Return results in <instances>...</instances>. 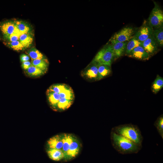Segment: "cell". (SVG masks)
<instances>
[{"label":"cell","instance_id":"obj_18","mask_svg":"<svg viewBox=\"0 0 163 163\" xmlns=\"http://www.w3.org/2000/svg\"><path fill=\"white\" fill-rule=\"evenodd\" d=\"M31 65L43 71L45 73L47 70L49 63L47 59H36L31 60Z\"/></svg>","mask_w":163,"mask_h":163},{"label":"cell","instance_id":"obj_10","mask_svg":"<svg viewBox=\"0 0 163 163\" xmlns=\"http://www.w3.org/2000/svg\"><path fill=\"white\" fill-rule=\"evenodd\" d=\"M0 27L4 36H9L14 33L21 35L13 22L9 21L5 22L1 25Z\"/></svg>","mask_w":163,"mask_h":163},{"label":"cell","instance_id":"obj_30","mask_svg":"<svg viewBox=\"0 0 163 163\" xmlns=\"http://www.w3.org/2000/svg\"><path fill=\"white\" fill-rule=\"evenodd\" d=\"M20 59L21 61L22 62L28 61L30 59V57L26 54H22L20 56Z\"/></svg>","mask_w":163,"mask_h":163},{"label":"cell","instance_id":"obj_2","mask_svg":"<svg viewBox=\"0 0 163 163\" xmlns=\"http://www.w3.org/2000/svg\"><path fill=\"white\" fill-rule=\"evenodd\" d=\"M110 139L114 149L119 153L123 155L137 153L142 147L127 138L111 131Z\"/></svg>","mask_w":163,"mask_h":163},{"label":"cell","instance_id":"obj_21","mask_svg":"<svg viewBox=\"0 0 163 163\" xmlns=\"http://www.w3.org/2000/svg\"><path fill=\"white\" fill-rule=\"evenodd\" d=\"M14 23L20 34L30 33V28L26 23L22 21L15 20Z\"/></svg>","mask_w":163,"mask_h":163},{"label":"cell","instance_id":"obj_12","mask_svg":"<svg viewBox=\"0 0 163 163\" xmlns=\"http://www.w3.org/2000/svg\"><path fill=\"white\" fill-rule=\"evenodd\" d=\"M110 42L114 53L115 59L123 56L125 52L127 42Z\"/></svg>","mask_w":163,"mask_h":163},{"label":"cell","instance_id":"obj_1","mask_svg":"<svg viewBox=\"0 0 163 163\" xmlns=\"http://www.w3.org/2000/svg\"><path fill=\"white\" fill-rule=\"evenodd\" d=\"M47 91L48 101L55 110H65L69 108L74 102L75 95L73 90L67 84H53L51 85Z\"/></svg>","mask_w":163,"mask_h":163},{"label":"cell","instance_id":"obj_3","mask_svg":"<svg viewBox=\"0 0 163 163\" xmlns=\"http://www.w3.org/2000/svg\"><path fill=\"white\" fill-rule=\"evenodd\" d=\"M111 132L127 138L137 145L142 146L143 137L140 130L136 125L131 123L119 125L113 128Z\"/></svg>","mask_w":163,"mask_h":163},{"label":"cell","instance_id":"obj_25","mask_svg":"<svg viewBox=\"0 0 163 163\" xmlns=\"http://www.w3.org/2000/svg\"><path fill=\"white\" fill-rule=\"evenodd\" d=\"M26 72L31 76H40L45 73L40 69L32 65L26 70Z\"/></svg>","mask_w":163,"mask_h":163},{"label":"cell","instance_id":"obj_19","mask_svg":"<svg viewBox=\"0 0 163 163\" xmlns=\"http://www.w3.org/2000/svg\"><path fill=\"white\" fill-rule=\"evenodd\" d=\"M142 42L138 40L134 36L133 37L127 42L125 53L128 55L135 48L141 46Z\"/></svg>","mask_w":163,"mask_h":163},{"label":"cell","instance_id":"obj_20","mask_svg":"<svg viewBox=\"0 0 163 163\" xmlns=\"http://www.w3.org/2000/svg\"><path fill=\"white\" fill-rule=\"evenodd\" d=\"M152 36L158 45L162 46L163 45V27L154 29Z\"/></svg>","mask_w":163,"mask_h":163},{"label":"cell","instance_id":"obj_8","mask_svg":"<svg viewBox=\"0 0 163 163\" xmlns=\"http://www.w3.org/2000/svg\"><path fill=\"white\" fill-rule=\"evenodd\" d=\"M153 30L148 22L145 21L143 25L134 36L139 41L142 42L152 36Z\"/></svg>","mask_w":163,"mask_h":163},{"label":"cell","instance_id":"obj_17","mask_svg":"<svg viewBox=\"0 0 163 163\" xmlns=\"http://www.w3.org/2000/svg\"><path fill=\"white\" fill-rule=\"evenodd\" d=\"M111 72V66L104 65H98V81L108 76Z\"/></svg>","mask_w":163,"mask_h":163},{"label":"cell","instance_id":"obj_9","mask_svg":"<svg viewBox=\"0 0 163 163\" xmlns=\"http://www.w3.org/2000/svg\"><path fill=\"white\" fill-rule=\"evenodd\" d=\"M129 57L142 60H148L150 55L147 53L142 46L133 49L128 55Z\"/></svg>","mask_w":163,"mask_h":163},{"label":"cell","instance_id":"obj_15","mask_svg":"<svg viewBox=\"0 0 163 163\" xmlns=\"http://www.w3.org/2000/svg\"><path fill=\"white\" fill-rule=\"evenodd\" d=\"M61 135L63 142L62 150L64 155V158H66L70 145L73 141L74 136L72 134L66 133H64Z\"/></svg>","mask_w":163,"mask_h":163},{"label":"cell","instance_id":"obj_27","mask_svg":"<svg viewBox=\"0 0 163 163\" xmlns=\"http://www.w3.org/2000/svg\"><path fill=\"white\" fill-rule=\"evenodd\" d=\"M6 44L11 49L15 51H20L24 48L19 40L14 42H8Z\"/></svg>","mask_w":163,"mask_h":163},{"label":"cell","instance_id":"obj_5","mask_svg":"<svg viewBox=\"0 0 163 163\" xmlns=\"http://www.w3.org/2000/svg\"><path fill=\"white\" fill-rule=\"evenodd\" d=\"M148 19L149 25L153 29L163 27V12L159 6L155 2Z\"/></svg>","mask_w":163,"mask_h":163},{"label":"cell","instance_id":"obj_14","mask_svg":"<svg viewBox=\"0 0 163 163\" xmlns=\"http://www.w3.org/2000/svg\"><path fill=\"white\" fill-rule=\"evenodd\" d=\"M49 149L62 150L63 142L62 135H56L50 138L47 141Z\"/></svg>","mask_w":163,"mask_h":163},{"label":"cell","instance_id":"obj_13","mask_svg":"<svg viewBox=\"0 0 163 163\" xmlns=\"http://www.w3.org/2000/svg\"><path fill=\"white\" fill-rule=\"evenodd\" d=\"M80 149V145L78 139L74 137L71 143L66 158H72L76 156L78 154Z\"/></svg>","mask_w":163,"mask_h":163},{"label":"cell","instance_id":"obj_7","mask_svg":"<svg viewBox=\"0 0 163 163\" xmlns=\"http://www.w3.org/2000/svg\"><path fill=\"white\" fill-rule=\"evenodd\" d=\"M134 31L130 27H125L115 34L110 40V41L125 42L128 41L134 36Z\"/></svg>","mask_w":163,"mask_h":163},{"label":"cell","instance_id":"obj_6","mask_svg":"<svg viewBox=\"0 0 163 163\" xmlns=\"http://www.w3.org/2000/svg\"><path fill=\"white\" fill-rule=\"evenodd\" d=\"M98 65L92 61L81 72V76L90 82L98 81Z\"/></svg>","mask_w":163,"mask_h":163},{"label":"cell","instance_id":"obj_24","mask_svg":"<svg viewBox=\"0 0 163 163\" xmlns=\"http://www.w3.org/2000/svg\"><path fill=\"white\" fill-rule=\"evenodd\" d=\"M27 53L31 60L36 59H45L43 54L34 47H33L30 49L28 51Z\"/></svg>","mask_w":163,"mask_h":163},{"label":"cell","instance_id":"obj_28","mask_svg":"<svg viewBox=\"0 0 163 163\" xmlns=\"http://www.w3.org/2000/svg\"><path fill=\"white\" fill-rule=\"evenodd\" d=\"M20 35L19 34L14 33L9 36H4V37L8 42H11L19 40Z\"/></svg>","mask_w":163,"mask_h":163},{"label":"cell","instance_id":"obj_26","mask_svg":"<svg viewBox=\"0 0 163 163\" xmlns=\"http://www.w3.org/2000/svg\"><path fill=\"white\" fill-rule=\"evenodd\" d=\"M159 135L163 139V116L161 115L158 118L154 123Z\"/></svg>","mask_w":163,"mask_h":163},{"label":"cell","instance_id":"obj_4","mask_svg":"<svg viewBox=\"0 0 163 163\" xmlns=\"http://www.w3.org/2000/svg\"><path fill=\"white\" fill-rule=\"evenodd\" d=\"M115 59L114 53L111 44L106 45L99 50L91 61L98 65H104L111 66Z\"/></svg>","mask_w":163,"mask_h":163},{"label":"cell","instance_id":"obj_22","mask_svg":"<svg viewBox=\"0 0 163 163\" xmlns=\"http://www.w3.org/2000/svg\"><path fill=\"white\" fill-rule=\"evenodd\" d=\"M19 40L24 48H26L30 46L32 44L33 38L30 34H25L20 36Z\"/></svg>","mask_w":163,"mask_h":163},{"label":"cell","instance_id":"obj_11","mask_svg":"<svg viewBox=\"0 0 163 163\" xmlns=\"http://www.w3.org/2000/svg\"><path fill=\"white\" fill-rule=\"evenodd\" d=\"M158 46L157 43L154 39L152 35L142 42L141 46L150 55L155 52L157 50Z\"/></svg>","mask_w":163,"mask_h":163},{"label":"cell","instance_id":"obj_23","mask_svg":"<svg viewBox=\"0 0 163 163\" xmlns=\"http://www.w3.org/2000/svg\"><path fill=\"white\" fill-rule=\"evenodd\" d=\"M163 87V78L158 75L153 82L152 86V91L155 94L157 93Z\"/></svg>","mask_w":163,"mask_h":163},{"label":"cell","instance_id":"obj_16","mask_svg":"<svg viewBox=\"0 0 163 163\" xmlns=\"http://www.w3.org/2000/svg\"><path fill=\"white\" fill-rule=\"evenodd\" d=\"M47 153L49 158L55 161H59L64 158V155L62 150L49 149Z\"/></svg>","mask_w":163,"mask_h":163},{"label":"cell","instance_id":"obj_29","mask_svg":"<svg viewBox=\"0 0 163 163\" xmlns=\"http://www.w3.org/2000/svg\"><path fill=\"white\" fill-rule=\"evenodd\" d=\"M31 65V62L28 61L22 62L21 67L23 69L26 70Z\"/></svg>","mask_w":163,"mask_h":163}]
</instances>
